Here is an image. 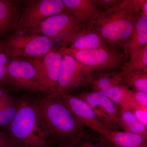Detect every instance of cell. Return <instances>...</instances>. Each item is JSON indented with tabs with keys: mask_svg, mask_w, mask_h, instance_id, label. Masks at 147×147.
Listing matches in <instances>:
<instances>
[{
	"mask_svg": "<svg viewBox=\"0 0 147 147\" xmlns=\"http://www.w3.org/2000/svg\"><path fill=\"white\" fill-rule=\"evenodd\" d=\"M60 95L72 114L84 126L106 138L110 129L100 122L86 102L78 96L69 93Z\"/></svg>",
	"mask_w": 147,
	"mask_h": 147,
	"instance_id": "obj_12",
	"label": "cell"
},
{
	"mask_svg": "<svg viewBox=\"0 0 147 147\" xmlns=\"http://www.w3.org/2000/svg\"><path fill=\"white\" fill-rule=\"evenodd\" d=\"M8 129L9 136L19 147H48L50 138L36 102L22 98Z\"/></svg>",
	"mask_w": 147,
	"mask_h": 147,
	"instance_id": "obj_3",
	"label": "cell"
},
{
	"mask_svg": "<svg viewBox=\"0 0 147 147\" xmlns=\"http://www.w3.org/2000/svg\"><path fill=\"white\" fill-rule=\"evenodd\" d=\"M123 84L120 71H107L92 73V80L90 86L92 90L101 92L111 87Z\"/></svg>",
	"mask_w": 147,
	"mask_h": 147,
	"instance_id": "obj_19",
	"label": "cell"
},
{
	"mask_svg": "<svg viewBox=\"0 0 147 147\" xmlns=\"http://www.w3.org/2000/svg\"><path fill=\"white\" fill-rule=\"evenodd\" d=\"M0 147H19L16 142L13 141L0 142Z\"/></svg>",
	"mask_w": 147,
	"mask_h": 147,
	"instance_id": "obj_29",
	"label": "cell"
},
{
	"mask_svg": "<svg viewBox=\"0 0 147 147\" xmlns=\"http://www.w3.org/2000/svg\"><path fill=\"white\" fill-rule=\"evenodd\" d=\"M59 50L68 54L89 69L92 74L102 71H120L127 61L124 53L107 45L96 49L76 50L67 47Z\"/></svg>",
	"mask_w": 147,
	"mask_h": 147,
	"instance_id": "obj_5",
	"label": "cell"
},
{
	"mask_svg": "<svg viewBox=\"0 0 147 147\" xmlns=\"http://www.w3.org/2000/svg\"><path fill=\"white\" fill-rule=\"evenodd\" d=\"M20 6L9 0H0V37L3 38L17 29Z\"/></svg>",
	"mask_w": 147,
	"mask_h": 147,
	"instance_id": "obj_15",
	"label": "cell"
},
{
	"mask_svg": "<svg viewBox=\"0 0 147 147\" xmlns=\"http://www.w3.org/2000/svg\"><path fill=\"white\" fill-rule=\"evenodd\" d=\"M27 59L33 65L40 85L51 93L55 92L61 66L60 52L54 49L40 57Z\"/></svg>",
	"mask_w": 147,
	"mask_h": 147,
	"instance_id": "obj_10",
	"label": "cell"
},
{
	"mask_svg": "<svg viewBox=\"0 0 147 147\" xmlns=\"http://www.w3.org/2000/svg\"><path fill=\"white\" fill-rule=\"evenodd\" d=\"M147 44V16L142 13L124 45L123 53L126 59L134 58Z\"/></svg>",
	"mask_w": 147,
	"mask_h": 147,
	"instance_id": "obj_14",
	"label": "cell"
},
{
	"mask_svg": "<svg viewBox=\"0 0 147 147\" xmlns=\"http://www.w3.org/2000/svg\"><path fill=\"white\" fill-rule=\"evenodd\" d=\"M139 2L142 13L145 16H147V0H139Z\"/></svg>",
	"mask_w": 147,
	"mask_h": 147,
	"instance_id": "obj_28",
	"label": "cell"
},
{
	"mask_svg": "<svg viewBox=\"0 0 147 147\" xmlns=\"http://www.w3.org/2000/svg\"><path fill=\"white\" fill-rule=\"evenodd\" d=\"M74 16L66 11L48 17L31 31L47 37L52 40L54 49L68 47L81 27Z\"/></svg>",
	"mask_w": 147,
	"mask_h": 147,
	"instance_id": "obj_6",
	"label": "cell"
},
{
	"mask_svg": "<svg viewBox=\"0 0 147 147\" xmlns=\"http://www.w3.org/2000/svg\"><path fill=\"white\" fill-rule=\"evenodd\" d=\"M139 0H122L90 21L107 45L123 50L138 18L142 14Z\"/></svg>",
	"mask_w": 147,
	"mask_h": 147,
	"instance_id": "obj_1",
	"label": "cell"
},
{
	"mask_svg": "<svg viewBox=\"0 0 147 147\" xmlns=\"http://www.w3.org/2000/svg\"><path fill=\"white\" fill-rule=\"evenodd\" d=\"M5 84L17 90L51 93L39 84L33 65L27 58L16 57L9 59L7 74Z\"/></svg>",
	"mask_w": 147,
	"mask_h": 147,
	"instance_id": "obj_7",
	"label": "cell"
},
{
	"mask_svg": "<svg viewBox=\"0 0 147 147\" xmlns=\"http://www.w3.org/2000/svg\"><path fill=\"white\" fill-rule=\"evenodd\" d=\"M13 141L9 135L0 131V142H7Z\"/></svg>",
	"mask_w": 147,
	"mask_h": 147,
	"instance_id": "obj_30",
	"label": "cell"
},
{
	"mask_svg": "<svg viewBox=\"0 0 147 147\" xmlns=\"http://www.w3.org/2000/svg\"><path fill=\"white\" fill-rule=\"evenodd\" d=\"M99 12H104L120 3L122 0H91Z\"/></svg>",
	"mask_w": 147,
	"mask_h": 147,
	"instance_id": "obj_26",
	"label": "cell"
},
{
	"mask_svg": "<svg viewBox=\"0 0 147 147\" xmlns=\"http://www.w3.org/2000/svg\"><path fill=\"white\" fill-rule=\"evenodd\" d=\"M0 43L9 59L37 57L54 49L51 40L26 28L16 29L0 40Z\"/></svg>",
	"mask_w": 147,
	"mask_h": 147,
	"instance_id": "obj_4",
	"label": "cell"
},
{
	"mask_svg": "<svg viewBox=\"0 0 147 147\" xmlns=\"http://www.w3.org/2000/svg\"><path fill=\"white\" fill-rule=\"evenodd\" d=\"M118 124L124 131L147 138V125L139 121L131 110L121 108L119 110Z\"/></svg>",
	"mask_w": 147,
	"mask_h": 147,
	"instance_id": "obj_20",
	"label": "cell"
},
{
	"mask_svg": "<svg viewBox=\"0 0 147 147\" xmlns=\"http://www.w3.org/2000/svg\"><path fill=\"white\" fill-rule=\"evenodd\" d=\"M131 95L135 109H147V92L131 90Z\"/></svg>",
	"mask_w": 147,
	"mask_h": 147,
	"instance_id": "obj_25",
	"label": "cell"
},
{
	"mask_svg": "<svg viewBox=\"0 0 147 147\" xmlns=\"http://www.w3.org/2000/svg\"><path fill=\"white\" fill-rule=\"evenodd\" d=\"M131 89L122 84L111 87L100 93L109 98L121 108L132 111L135 106L131 98Z\"/></svg>",
	"mask_w": 147,
	"mask_h": 147,
	"instance_id": "obj_18",
	"label": "cell"
},
{
	"mask_svg": "<svg viewBox=\"0 0 147 147\" xmlns=\"http://www.w3.org/2000/svg\"><path fill=\"white\" fill-rule=\"evenodd\" d=\"M59 50L62 55V64L55 93L59 94L68 93L77 88L90 85L92 74L89 69L71 55Z\"/></svg>",
	"mask_w": 147,
	"mask_h": 147,
	"instance_id": "obj_9",
	"label": "cell"
},
{
	"mask_svg": "<svg viewBox=\"0 0 147 147\" xmlns=\"http://www.w3.org/2000/svg\"><path fill=\"white\" fill-rule=\"evenodd\" d=\"M59 147H114L102 135L95 137L86 131L79 137Z\"/></svg>",
	"mask_w": 147,
	"mask_h": 147,
	"instance_id": "obj_21",
	"label": "cell"
},
{
	"mask_svg": "<svg viewBox=\"0 0 147 147\" xmlns=\"http://www.w3.org/2000/svg\"><path fill=\"white\" fill-rule=\"evenodd\" d=\"M107 45L90 22L81 26L70 44L67 47L83 50L101 48Z\"/></svg>",
	"mask_w": 147,
	"mask_h": 147,
	"instance_id": "obj_13",
	"label": "cell"
},
{
	"mask_svg": "<svg viewBox=\"0 0 147 147\" xmlns=\"http://www.w3.org/2000/svg\"><path fill=\"white\" fill-rule=\"evenodd\" d=\"M131 111L139 121L147 125V109L137 108Z\"/></svg>",
	"mask_w": 147,
	"mask_h": 147,
	"instance_id": "obj_27",
	"label": "cell"
},
{
	"mask_svg": "<svg viewBox=\"0 0 147 147\" xmlns=\"http://www.w3.org/2000/svg\"><path fill=\"white\" fill-rule=\"evenodd\" d=\"M78 96L88 104L99 121L107 128L115 130L119 126V110L109 98L94 91L83 92Z\"/></svg>",
	"mask_w": 147,
	"mask_h": 147,
	"instance_id": "obj_11",
	"label": "cell"
},
{
	"mask_svg": "<svg viewBox=\"0 0 147 147\" xmlns=\"http://www.w3.org/2000/svg\"><path fill=\"white\" fill-rule=\"evenodd\" d=\"M36 103L50 138L59 146L85 132L86 127L72 114L61 95L45 94Z\"/></svg>",
	"mask_w": 147,
	"mask_h": 147,
	"instance_id": "obj_2",
	"label": "cell"
},
{
	"mask_svg": "<svg viewBox=\"0 0 147 147\" xmlns=\"http://www.w3.org/2000/svg\"><path fill=\"white\" fill-rule=\"evenodd\" d=\"M138 71H147V44L135 57L124 64L120 73L122 77L127 74Z\"/></svg>",
	"mask_w": 147,
	"mask_h": 147,
	"instance_id": "obj_22",
	"label": "cell"
},
{
	"mask_svg": "<svg viewBox=\"0 0 147 147\" xmlns=\"http://www.w3.org/2000/svg\"><path fill=\"white\" fill-rule=\"evenodd\" d=\"M6 92L3 89L2 87L0 86V100L1 99Z\"/></svg>",
	"mask_w": 147,
	"mask_h": 147,
	"instance_id": "obj_31",
	"label": "cell"
},
{
	"mask_svg": "<svg viewBox=\"0 0 147 147\" xmlns=\"http://www.w3.org/2000/svg\"><path fill=\"white\" fill-rule=\"evenodd\" d=\"M67 10L72 13L81 26L89 23L98 11L91 0H63Z\"/></svg>",
	"mask_w": 147,
	"mask_h": 147,
	"instance_id": "obj_16",
	"label": "cell"
},
{
	"mask_svg": "<svg viewBox=\"0 0 147 147\" xmlns=\"http://www.w3.org/2000/svg\"><path fill=\"white\" fill-rule=\"evenodd\" d=\"M105 139L114 147H147V138L127 131L110 129Z\"/></svg>",
	"mask_w": 147,
	"mask_h": 147,
	"instance_id": "obj_17",
	"label": "cell"
},
{
	"mask_svg": "<svg viewBox=\"0 0 147 147\" xmlns=\"http://www.w3.org/2000/svg\"><path fill=\"white\" fill-rule=\"evenodd\" d=\"M17 111V105L11 100L0 112V128H8Z\"/></svg>",
	"mask_w": 147,
	"mask_h": 147,
	"instance_id": "obj_24",
	"label": "cell"
},
{
	"mask_svg": "<svg viewBox=\"0 0 147 147\" xmlns=\"http://www.w3.org/2000/svg\"><path fill=\"white\" fill-rule=\"evenodd\" d=\"M123 84L131 90L147 92V71H133L122 76Z\"/></svg>",
	"mask_w": 147,
	"mask_h": 147,
	"instance_id": "obj_23",
	"label": "cell"
},
{
	"mask_svg": "<svg viewBox=\"0 0 147 147\" xmlns=\"http://www.w3.org/2000/svg\"><path fill=\"white\" fill-rule=\"evenodd\" d=\"M22 2L17 29L34 28L48 17L67 11L63 0H26Z\"/></svg>",
	"mask_w": 147,
	"mask_h": 147,
	"instance_id": "obj_8",
	"label": "cell"
}]
</instances>
